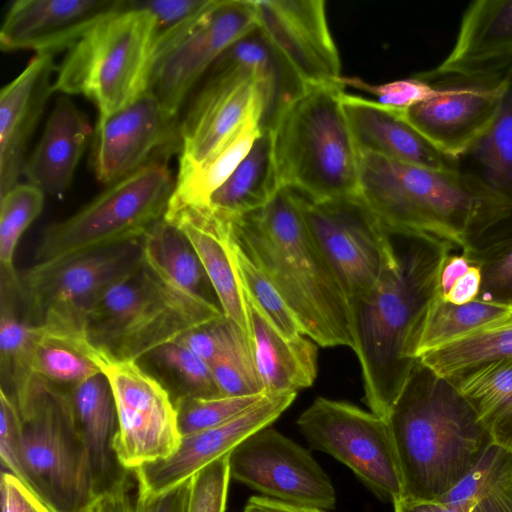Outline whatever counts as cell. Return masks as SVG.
<instances>
[{"label": "cell", "mask_w": 512, "mask_h": 512, "mask_svg": "<svg viewBox=\"0 0 512 512\" xmlns=\"http://www.w3.org/2000/svg\"><path fill=\"white\" fill-rule=\"evenodd\" d=\"M471 265L472 262L465 253L451 251L441 265L438 294L440 296L445 295L457 279L468 271Z\"/></svg>", "instance_id": "db71d44e"}, {"label": "cell", "mask_w": 512, "mask_h": 512, "mask_svg": "<svg viewBox=\"0 0 512 512\" xmlns=\"http://www.w3.org/2000/svg\"><path fill=\"white\" fill-rule=\"evenodd\" d=\"M141 260L142 239L33 265L21 283L27 320L51 332L86 338L94 302Z\"/></svg>", "instance_id": "30bf717a"}, {"label": "cell", "mask_w": 512, "mask_h": 512, "mask_svg": "<svg viewBox=\"0 0 512 512\" xmlns=\"http://www.w3.org/2000/svg\"><path fill=\"white\" fill-rule=\"evenodd\" d=\"M280 187L272 134L263 130L247 156L212 193L206 205L224 215H242L265 206Z\"/></svg>", "instance_id": "4dcf8cb0"}, {"label": "cell", "mask_w": 512, "mask_h": 512, "mask_svg": "<svg viewBox=\"0 0 512 512\" xmlns=\"http://www.w3.org/2000/svg\"><path fill=\"white\" fill-rule=\"evenodd\" d=\"M229 240L237 276L245 296L283 336L296 338L304 335L300 323L281 295L261 269L235 243L230 231Z\"/></svg>", "instance_id": "60d3db41"}, {"label": "cell", "mask_w": 512, "mask_h": 512, "mask_svg": "<svg viewBox=\"0 0 512 512\" xmlns=\"http://www.w3.org/2000/svg\"><path fill=\"white\" fill-rule=\"evenodd\" d=\"M297 195L310 232L355 316L394 251L393 237L360 194L320 201Z\"/></svg>", "instance_id": "7c38bea8"}, {"label": "cell", "mask_w": 512, "mask_h": 512, "mask_svg": "<svg viewBox=\"0 0 512 512\" xmlns=\"http://www.w3.org/2000/svg\"><path fill=\"white\" fill-rule=\"evenodd\" d=\"M23 421L14 400L0 392V456L7 470L21 479L20 450Z\"/></svg>", "instance_id": "f907efd6"}, {"label": "cell", "mask_w": 512, "mask_h": 512, "mask_svg": "<svg viewBox=\"0 0 512 512\" xmlns=\"http://www.w3.org/2000/svg\"><path fill=\"white\" fill-rule=\"evenodd\" d=\"M252 355L266 394L297 393L312 386L318 371V348L305 335L287 338L246 296Z\"/></svg>", "instance_id": "4316f807"}, {"label": "cell", "mask_w": 512, "mask_h": 512, "mask_svg": "<svg viewBox=\"0 0 512 512\" xmlns=\"http://www.w3.org/2000/svg\"><path fill=\"white\" fill-rule=\"evenodd\" d=\"M224 316L216 304L193 302L142 260L108 287L85 324L88 342L116 360L136 361L191 329Z\"/></svg>", "instance_id": "8992f818"}, {"label": "cell", "mask_w": 512, "mask_h": 512, "mask_svg": "<svg viewBox=\"0 0 512 512\" xmlns=\"http://www.w3.org/2000/svg\"><path fill=\"white\" fill-rule=\"evenodd\" d=\"M231 478L288 504L332 509L330 477L305 448L268 427L245 438L229 453Z\"/></svg>", "instance_id": "e0dca14e"}, {"label": "cell", "mask_w": 512, "mask_h": 512, "mask_svg": "<svg viewBox=\"0 0 512 512\" xmlns=\"http://www.w3.org/2000/svg\"><path fill=\"white\" fill-rule=\"evenodd\" d=\"M39 328L27 318L20 317L9 296L2 294L0 313V364L2 384L15 402L19 412L37 391L41 379L33 370L34 349ZM3 389V388H2Z\"/></svg>", "instance_id": "d590c367"}, {"label": "cell", "mask_w": 512, "mask_h": 512, "mask_svg": "<svg viewBox=\"0 0 512 512\" xmlns=\"http://www.w3.org/2000/svg\"><path fill=\"white\" fill-rule=\"evenodd\" d=\"M53 54H35L0 93V197L18 184L25 154L46 103L54 93Z\"/></svg>", "instance_id": "7402d4cb"}, {"label": "cell", "mask_w": 512, "mask_h": 512, "mask_svg": "<svg viewBox=\"0 0 512 512\" xmlns=\"http://www.w3.org/2000/svg\"><path fill=\"white\" fill-rule=\"evenodd\" d=\"M342 105L359 153L437 170L459 169L405 119L403 110L345 92Z\"/></svg>", "instance_id": "cb8c5ba5"}, {"label": "cell", "mask_w": 512, "mask_h": 512, "mask_svg": "<svg viewBox=\"0 0 512 512\" xmlns=\"http://www.w3.org/2000/svg\"><path fill=\"white\" fill-rule=\"evenodd\" d=\"M254 6L257 26L304 88L341 78L324 1L257 0Z\"/></svg>", "instance_id": "ac0fdd59"}, {"label": "cell", "mask_w": 512, "mask_h": 512, "mask_svg": "<svg viewBox=\"0 0 512 512\" xmlns=\"http://www.w3.org/2000/svg\"><path fill=\"white\" fill-rule=\"evenodd\" d=\"M359 194L388 233L471 251L512 219V202L475 175L359 153Z\"/></svg>", "instance_id": "7a4b0ae2"}, {"label": "cell", "mask_w": 512, "mask_h": 512, "mask_svg": "<svg viewBox=\"0 0 512 512\" xmlns=\"http://www.w3.org/2000/svg\"><path fill=\"white\" fill-rule=\"evenodd\" d=\"M154 52L152 15L126 0L69 48L54 92L87 97L103 120L146 92Z\"/></svg>", "instance_id": "52a82bcc"}, {"label": "cell", "mask_w": 512, "mask_h": 512, "mask_svg": "<svg viewBox=\"0 0 512 512\" xmlns=\"http://www.w3.org/2000/svg\"><path fill=\"white\" fill-rule=\"evenodd\" d=\"M142 258L168 286L185 298L219 306L193 246L185 234L164 217L142 238Z\"/></svg>", "instance_id": "f1b7e54d"}, {"label": "cell", "mask_w": 512, "mask_h": 512, "mask_svg": "<svg viewBox=\"0 0 512 512\" xmlns=\"http://www.w3.org/2000/svg\"><path fill=\"white\" fill-rule=\"evenodd\" d=\"M2 512H53L47 504L19 477L1 473Z\"/></svg>", "instance_id": "816d5d0a"}, {"label": "cell", "mask_w": 512, "mask_h": 512, "mask_svg": "<svg viewBox=\"0 0 512 512\" xmlns=\"http://www.w3.org/2000/svg\"><path fill=\"white\" fill-rule=\"evenodd\" d=\"M126 0H17L0 29L3 51L55 54L71 48L95 24L120 10Z\"/></svg>", "instance_id": "44dd1931"}, {"label": "cell", "mask_w": 512, "mask_h": 512, "mask_svg": "<svg viewBox=\"0 0 512 512\" xmlns=\"http://www.w3.org/2000/svg\"><path fill=\"white\" fill-rule=\"evenodd\" d=\"M38 328L33 370L39 379L71 388L101 372L95 362L98 351L87 339Z\"/></svg>", "instance_id": "74e56055"}, {"label": "cell", "mask_w": 512, "mask_h": 512, "mask_svg": "<svg viewBox=\"0 0 512 512\" xmlns=\"http://www.w3.org/2000/svg\"><path fill=\"white\" fill-rule=\"evenodd\" d=\"M240 333H242L241 330L223 316L189 330L175 341L187 347L210 365Z\"/></svg>", "instance_id": "681fc988"}, {"label": "cell", "mask_w": 512, "mask_h": 512, "mask_svg": "<svg viewBox=\"0 0 512 512\" xmlns=\"http://www.w3.org/2000/svg\"><path fill=\"white\" fill-rule=\"evenodd\" d=\"M438 500L463 512H512V450L491 442L472 469Z\"/></svg>", "instance_id": "836d02e7"}, {"label": "cell", "mask_w": 512, "mask_h": 512, "mask_svg": "<svg viewBox=\"0 0 512 512\" xmlns=\"http://www.w3.org/2000/svg\"><path fill=\"white\" fill-rule=\"evenodd\" d=\"M481 291L482 271L479 265L472 262L468 271L457 279L449 291L439 296L447 302L462 305L480 298Z\"/></svg>", "instance_id": "f5cc1de1"}, {"label": "cell", "mask_w": 512, "mask_h": 512, "mask_svg": "<svg viewBox=\"0 0 512 512\" xmlns=\"http://www.w3.org/2000/svg\"><path fill=\"white\" fill-rule=\"evenodd\" d=\"M214 0H133L154 19L155 50L198 19Z\"/></svg>", "instance_id": "bcb514c9"}, {"label": "cell", "mask_w": 512, "mask_h": 512, "mask_svg": "<svg viewBox=\"0 0 512 512\" xmlns=\"http://www.w3.org/2000/svg\"><path fill=\"white\" fill-rule=\"evenodd\" d=\"M297 393L267 394L257 404L216 427L182 436L169 457L145 464L134 474L146 496L164 494L229 454L254 432L268 427L293 403Z\"/></svg>", "instance_id": "ffe728a7"}, {"label": "cell", "mask_w": 512, "mask_h": 512, "mask_svg": "<svg viewBox=\"0 0 512 512\" xmlns=\"http://www.w3.org/2000/svg\"><path fill=\"white\" fill-rule=\"evenodd\" d=\"M394 512H463L441 500H419L402 496L393 502Z\"/></svg>", "instance_id": "9f6ffc18"}, {"label": "cell", "mask_w": 512, "mask_h": 512, "mask_svg": "<svg viewBox=\"0 0 512 512\" xmlns=\"http://www.w3.org/2000/svg\"><path fill=\"white\" fill-rule=\"evenodd\" d=\"M45 194L26 183L17 184L0 197V264L2 290L17 291L21 284L14 268L20 238L40 215Z\"/></svg>", "instance_id": "f35d334b"}, {"label": "cell", "mask_w": 512, "mask_h": 512, "mask_svg": "<svg viewBox=\"0 0 512 512\" xmlns=\"http://www.w3.org/2000/svg\"><path fill=\"white\" fill-rule=\"evenodd\" d=\"M244 512H324L323 509L288 504L269 497L252 496L244 507Z\"/></svg>", "instance_id": "11a10c76"}, {"label": "cell", "mask_w": 512, "mask_h": 512, "mask_svg": "<svg viewBox=\"0 0 512 512\" xmlns=\"http://www.w3.org/2000/svg\"><path fill=\"white\" fill-rule=\"evenodd\" d=\"M512 314L509 301L480 297L456 305L437 293L425 308L412 342V356L418 360L425 353L474 330L500 321Z\"/></svg>", "instance_id": "1f68e13d"}, {"label": "cell", "mask_w": 512, "mask_h": 512, "mask_svg": "<svg viewBox=\"0 0 512 512\" xmlns=\"http://www.w3.org/2000/svg\"><path fill=\"white\" fill-rule=\"evenodd\" d=\"M407 241L402 251L395 246L377 285L355 314L363 401L385 419L418 362L412 356L416 327L438 293L443 260L456 250L426 238Z\"/></svg>", "instance_id": "3957f363"}, {"label": "cell", "mask_w": 512, "mask_h": 512, "mask_svg": "<svg viewBox=\"0 0 512 512\" xmlns=\"http://www.w3.org/2000/svg\"><path fill=\"white\" fill-rule=\"evenodd\" d=\"M452 381L492 442L512 450V357L480 364Z\"/></svg>", "instance_id": "f546056e"}, {"label": "cell", "mask_w": 512, "mask_h": 512, "mask_svg": "<svg viewBox=\"0 0 512 512\" xmlns=\"http://www.w3.org/2000/svg\"><path fill=\"white\" fill-rule=\"evenodd\" d=\"M314 449L349 467L379 498L392 503L403 496V483L385 418L340 400L316 398L297 419Z\"/></svg>", "instance_id": "4fadbf2b"}, {"label": "cell", "mask_w": 512, "mask_h": 512, "mask_svg": "<svg viewBox=\"0 0 512 512\" xmlns=\"http://www.w3.org/2000/svg\"><path fill=\"white\" fill-rule=\"evenodd\" d=\"M78 431L87 447L95 492L108 487L124 471L116 460L113 440L117 415L113 393L100 372L69 389Z\"/></svg>", "instance_id": "83f0119b"}, {"label": "cell", "mask_w": 512, "mask_h": 512, "mask_svg": "<svg viewBox=\"0 0 512 512\" xmlns=\"http://www.w3.org/2000/svg\"><path fill=\"white\" fill-rule=\"evenodd\" d=\"M189 480L164 494L146 496L134 471L125 470L77 512H185Z\"/></svg>", "instance_id": "ab89813d"}, {"label": "cell", "mask_w": 512, "mask_h": 512, "mask_svg": "<svg viewBox=\"0 0 512 512\" xmlns=\"http://www.w3.org/2000/svg\"><path fill=\"white\" fill-rule=\"evenodd\" d=\"M225 216L231 237L276 288L304 335L322 347L346 346L355 353L352 307L310 232L297 193L281 186L262 208Z\"/></svg>", "instance_id": "6da1fadb"}, {"label": "cell", "mask_w": 512, "mask_h": 512, "mask_svg": "<svg viewBox=\"0 0 512 512\" xmlns=\"http://www.w3.org/2000/svg\"><path fill=\"white\" fill-rule=\"evenodd\" d=\"M343 93L339 80L308 87L278 112L270 131L281 186L315 201L359 194V151Z\"/></svg>", "instance_id": "5b68a950"}, {"label": "cell", "mask_w": 512, "mask_h": 512, "mask_svg": "<svg viewBox=\"0 0 512 512\" xmlns=\"http://www.w3.org/2000/svg\"><path fill=\"white\" fill-rule=\"evenodd\" d=\"M512 357V314L441 345L418 361L436 375L453 380L490 361Z\"/></svg>", "instance_id": "8d00e7d4"}, {"label": "cell", "mask_w": 512, "mask_h": 512, "mask_svg": "<svg viewBox=\"0 0 512 512\" xmlns=\"http://www.w3.org/2000/svg\"><path fill=\"white\" fill-rule=\"evenodd\" d=\"M341 84L355 89L363 90L375 95L377 102L385 106L406 110L411 106L427 99L434 91L431 84L416 74L406 78L394 80L380 85L369 84L358 77H341Z\"/></svg>", "instance_id": "c3c4849f"}, {"label": "cell", "mask_w": 512, "mask_h": 512, "mask_svg": "<svg viewBox=\"0 0 512 512\" xmlns=\"http://www.w3.org/2000/svg\"><path fill=\"white\" fill-rule=\"evenodd\" d=\"M164 218L188 238L224 316L241 330L252 350L247 303L232 258L227 217L208 205H186L168 209Z\"/></svg>", "instance_id": "603a6c76"}, {"label": "cell", "mask_w": 512, "mask_h": 512, "mask_svg": "<svg viewBox=\"0 0 512 512\" xmlns=\"http://www.w3.org/2000/svg\"><path fill=\"white\" fill-rule=\"evenodd\" d=\"M509 302H511V303H512V298L509 300Z\"/></svg>", "instance_id": "6f0895ef"}, {"label": "cell", "mask_w": 512, "mask_h": 512, "mask_svg": "<svg viewBox=\"0 0 512 512\" xmlns=\"http://www.w3.org/2000/svg\"><path fill=\"white\" fill-rule=\"evenodd\" d=\"M466 75L512 71V0H477L463 13L454 46L437 66Z\"/></svg>", "instance_id": "d4e9b609"}, {"label": "cell", "mask_w": 512, "mask_h": 512, "mask_svg": "<svg viewBox=\"0 0 512 512\" xmlns=\"http://www.w3.org/2000/svg\"><path fill=\"white\" fill-rule=\"evenodd\" d=\"M91 134L85 114L67 95L58 97L38 144L25 162L27 182L45 195H63Z\"/></svg>", "instance_id": "484cf974"}, {"label": "cell", "mask_w": 512, "mask_h": 512, "mask_svg": "<svg viewBox=\"0 0 512 512\" xmlns=\"http://www.w3.org/2000/svg\"><path fill=\"white\" fill-rule=\"evenodd\" d=\"M256 26L253 0H214L198 19L155 50L146 91L166 114L177 118L213 62Z\"/></svg>", "instance_id": "9a60e30c"}, {"label": "cell", "mask_w": 512, "mask_h": 512, "mask_svg": "<svg viewBox=\"0 0 512 512\" xmlns=\"http://www.w3.org/2000/svg\"><path fill=\"white\" fill-rule=\"evenodd\" d=\"M21 480L53 512H77L96 494L87 447L78 431L69 390L42 381L20 414Z\"/></svg>", "instance_id": "9c48e42d"}, {"label": "cell", "mask_w": 512, "mask_h": 512, "mask_svg": "<svg viewBox=\"0 0 512 512\" xmlns=\"http://www.w3.org/2000/svg\"><path fill=\"white\" fill-rule=\"evenodd\" d=\"M458 168L475 175L512 202V71L507 76L493 123L458 160Z\"/></svg>", "instance_id": "e575fe53"}, {"label": "cell", "mask_w": 512, "mask_h": 512, "mask_svg": "<svg viewBox=\"0 0 512 512\" xmlns=\"http://www.w3.org/2000/svg\"><path fill=\"white\" fill-rule=\"evenodd\" d=\"M258 77L254 59L236 49L209 67L180 124L178 175L205 162L255 112L263 113V129L271 128V99Z\"/></svg>", "instance_id": "8fae6325"}, {"label": "cell", "mask_w": 512, "mask_h": 512, "mask_svg": "<svg viewBox=\"0 0 512 512\" xmlns=\"http://www.w3.org/2000/svg\"><path fill=\"white\" fill-rule=\"evenodd\" d=\"M482 271L481 296L509 301L512 298V230L465 253Z\"/></svg>", "instance_id": "f6af8a7d"}, {"label": "cell", "mask_w": 512, "mask_h": 512, "mask_svg": "<svg viewBox=\"0 0 512 512\" xmlns=\"http://www.w3.org/2000/svg\"><path fill=\"white\" fill-rule=\"evenodd\" d=\"M229 454L189 480L185 512H225L230 480Z\"/></svg>", "instance_id": "7dc6e473"}, {"label": "cell", "mask_w": 512, "mask_h": 512, "mask_svg": "<svg viewBox=\"0 0 512 512\" xmlns=\"http://www.w3.org/2000/svg\"><path fill=\"white\" fill-rule=\"evenodd\" d=\"M262 120L263 113L255 112L205 162L178 175L168 209L206 205L212 193L229 178L263 132Z\"/></svg>", "instance_id": "d6a6232c"}, {"label": "cell", "mask_w": 512, "mask_h": 512, "mask_svg": "<svg viewBox=\"0 0 512 512\" xmlns=\"http://www.w3.org/2000/svg\"><path fill=\"white\" fill-rule=\"evenodd\" d=\"M266 395L177 398L174 402L180 433L184 436L221 425L245 412Z\"/></svg>", "instance_id": "7bdbcfd3"}, {"label": "cell", "mask_w": 512, "mask_h": 512, "mask_svg": "<svg viewBox=\"0 0 512 512\" xmlns=\"http://www.w3.org/2000/svg\"><path fill=\"white\" fill-rule=\"evenodd\" d=\"M96 364L110 384L117 415L113 450L129 471L172 455L182 435L168 389L136 361L116 360L98 351Z\"/></svg>", "instance_id": "5bb4252c"}, {"label": "cell", "mask_w": 512, "mask_h": 512, "mask_svg": "<svg viewBox=\"0 0 512 512\" xmlns=\"http://www.w3.org/2000/svg\"><path fill=\"white\" fill-rule=\"evenodd\" d=\"M180 144V124L148 91L103 120L93 147L96 178L108 186L148 163L167 158Z\"/></svg>", "instance_id": "d6986e66"}, {"label": "cell", "mask_w": 512, "mask_h": 512, "mask_svg": "<svg viewBox=\"0 0 512 512\" xmlns=\"http://www.w3.org/2000/svg\"><path fill=\"white\" fill-rule=\"evenodd\" d=\"M210 368L222 396L266 394L252 350L242 333L210 364Z\"/></svg>", "instance_id": "ee69618b"}, {"label": "cell", "mask_w": 512, "mask_h": 512, "mask_svg": "<svg viewBox=\"0 0 512 512\" xmlns=\"http://www.w3.org/2000/svg\"><path fill=\"white\" fill-rule=\"evenodd\" d=\"M416 75L434 91L403 110V115L436 149L458 163L493 123L509 74L466 75L434 68Z\"/></svg>", "instance_id": "2e32d148"}, {"label": "cell", "mask_w": 512, "mask_h": 512, "mask_svg": "<svg viewBox=\"0 0 512 512\" xmlns=\"http://www.w3.org/2000/svg\"><path fill=\"white\" fill-rule=\"evenodd\" d=\"M166 159L148 163L109 185L69 217L47 226L33 265L141 240L165 216L175 189Z\"/></svg>", "instance_id": "ba28073f"}, {"label": "cell", "mask_w": 512, "mask_h": 512, "mask_svg": "<svg viewBox=\"0 0 512 512\" xmlns=\"http://www.w3.org/2000/svg\"><path fill=\"white\" fill-rule=\"evenodd\" d=\"M147 356L176 382L179 390L177 398L222 396L210 365L179 342L174 340L166 343Z\"/></svg>", "instance_id": "b9f144b4"}, {"label": "cell", "mask_w": 512, "mask_h": 512, "mask_svg": "<svg viewBox=\"0 0 512 512\" xmlns=\"http://www.w3.org/2000/svg\"><path fill=\"white\" fill-rule=\"evenodd\" d=\"M403 496L438 500L475 465L492 442L452 380L419 361L387 418Z\"/></svg>", "instance_id": "277c9868"}]
</instances>
